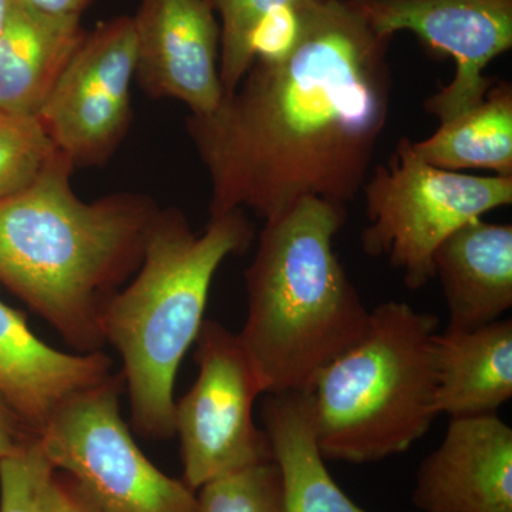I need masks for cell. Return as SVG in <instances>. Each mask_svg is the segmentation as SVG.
<instances>
[{"mask_svg":"<svg viewBox=\"0 0 512 512\" xmlns=\"http://www.w3.org/2000/svg\"><path fill=\"white\" fill-rule=\"evenodd\" d=\"M392 40L357 0L313 3L284 55L256 59L217 109L190 114L210 218L241 210L269 221L306 197L355 200L390 116Z\"/></svg>","mask_w":512,"mask_h":512,"instance_id":"cell-1","label":"cell"},{"mask_svg":"<svg viewBox=\"0 0 512 512\" xmlns=\"http://www.w3.org/2000/svg\"><path fill=\"white\" fill-rule=\"evenodd\" d=\"M57 153L28 190L0 202V284L77 353L103 349L101 315L136 274L158 211L147 195L83 201Z\"/></svg>","mask_w":512,"mask_h":512,"instance_id":"cell-2","label":"cell"},{"mask_svg":"<svg viewBox=\"0 0 512 512\" xmlns=\"http://www.w3.org/2000/svg\"><path fill=\"white\" fill-rule=\"evenodd\" d=\"M346 205L306 197L265 221L245 271L238 333L264 394L311 393L322 370L356 345L370 311L335 249Z\"/></svg>","mask_w":512,"mask_h":512,"instance_id":"cell-3","label":"cell"},{"mask_svg":"<svg viewBox=\"0 0 512 512\" xmlns=\"http://www.w3.org/2000/svg\"><path fill=\"white\" fill-rule=\"evenodd\" d=\"M252 239L241 210L210 218L202 234L183 212L160 210L133 281L107 303L101 335L123 359L131 424L144 439L174 436L175 379L204 323L212 281Z\"/></svg>","mask_w":512,"mask_h":512,"instance_id":"cell-4","label":"cell"},{"mask_svg":"<svg viewBox=\"0 0 512 512\" xmlns=\"http://www.w3.org/2000/svg\"><path fill=\"white\" fill-rule=\"evenodd\" d=\"M437 318L406 302L370 311L363 338L322 370L311 390L320 453L367 464L419 441L436 410Z\"/></svg>","mask_w":512,"mask_h":512,"instance_id":"cell-5","label":"cell"},{"mask_svg":"<svg viewBox=\"0 0 512 512\" xmlns=\"http://www.w3.org/2000/svg\"><path fill=\"white\" fill-rule=\"evenodd\" d=\"M362 191L367 217L360 237L363 251L386 258L407 288L421 289L433 281L434 252L448 235L512 204V177L441 170L417 156L413 141L402 137Z\"/></svg>","mask_w":512,"mask_h":512,"instance_id":"cell-6","label":"cell"},{"mask_svg":"<svg viewBox=\"0 0 512 512\" xmlns=\"http://www.w3.org/2000/svg\"><path fill=\"white\" fill-rule=\"evenodd\" d=\"M123 390L120 372L67 400L40 433L47 460L101 512H198L197 493L137 446L121 416Z\"/></svg>","mask_w":512,"mask_h":512,"instance_id":"cell-7","label":"cell"},{"mask_svg":"<svg viewBox=\"0 0 512 512\" xmlns=\"http://www.w3.org/2000/svg\"><path fill=\"white\" fill-rule=\"evenodd\" d=\"M194 343L198 376L175 402L174 424L183 481L197 493L215 478L274 460V454L254 419L264 387L238 333L204 320Z\"/></svg>","mask_w":512,"mask_h":512,"instance_id":"cell-8","label":"cell"},{"mask_svg":"<svg viewBox=\"0 0 512 512\" xmlns=\"http://www.w3.org/2000/svg\"><path fill=\"white\" fill-rule=\"evenodd\" d=\"M134 80L133 18L119 16L87 32L37 113L74 168L106 164L123 143L133 119Z\"/></svg>","mask_w":512,"mask_h":512,"instance_id":"cell-9","label":"cell"},{"mask_svg":"<svg viewBox=\"0 0 512 512\" xmlns=\"http://www.w3.org/2000/svg\"><path fill=\"white\" fill-rule=\"evenodd\" d=\"M384 36L413 33L430 52L450 56L453 80L424 101L441 123L483 103L497 80L485 70L512 47V0H357Z\"/></svg>","mask_w":512,"mask_h":512,"instance_id":"cell-10","label":"cell"},{"mask_svg":"<svg viewBox=\"0 0 512 512\" xmlns=\"http://www.w3.org/2000/svg\"><path fill=\"white\" fill-rule=\"evenodd\" d=\"M133 18L136 82L151 99L180 101L205 116L224 97L221 29L207 0H140Z\"/></svg>","mask_w":512,"mask_h":512,"instance_id":"cell-11","label":"cell"},{"mask_svg":"<svg viewBox=\"0 0 512 512\" xmlns=\"http://www.w3.org/2000/svg\"><path fill=\"white\" fill-rule=\"evenodd\" d=\"M417 512H512V429L497 413L453 417L421 461Z\"/></svg>","mask_w":512,"mask_h":512,"instance_id":"cell-12","label":"cell"},{"mask_svg":"<svg viewBox=\"0 0 512 512\" xmlns=\"http://www.w3.org/2000/svg\"><path fill=\"white\" fill-rule=\"evenodd\" d=\"M111 369L103 350L70 355L47 345L0 299V392L39 436L67 400L104 382Z\"/></svg>","mask_w":512,"mask_h":512,"instance_id":"cell-13","label":"cell"},{"mask_svg":"<svg viewBox=\"0 0 512 512\" xmlns=\"http://www.w3.org/2000/svg\"><path fill=\"white\" fill-rule=\"evenodd\" d=\"M447 329L471 330L512 308V227L478 218L448 235L433 256Z\"/></svg>","mask_w":512,"mask_h":512,"instance_id":"cell-14","label":"cell"},{"mask_svg":"<svg viewBox=\"0 0 512 512\" xmlns=\"http://www.w3.org/2000/svg\"><path fill=\"white\" fill-rule=\"evenodd\" d=\"M86 35L82 18L46 15L13 0L0 35V110L37 116Z\"/></svg>","mask_w":512,"mask_h":512,"instance_id":"cell-15","label":"cell"},{"mask_svg":"<svg viewBox=\"0 0 512 512\" xmlns=\"http://www.w3.org/2000/svg\"><path fill=\"white\" fill-rule=\"evenodd\" d=\"M434 360L439 416L497 413L512 397V320L437 332Z\"/></svg>","mask_w":512,"mask_h":512,"instance_id":"cell-16","label":"cell"},{"mask_svg":"<svg viewBox=\"0 0 512 512\" xmlns=\"http://www.w3.org/2000/svg\"><path fill=\"white\" fill-rule=\"evenodd\" d=\"M261 416L281 471L285 512H367L330 476L316 439L311 394H266Z\"/></svg>","mask_w":512,"mask_h":512,"instance_id":"cell-17","label":"cell"},{"mask_svg":"<svg viewBox=\"0 0 512 512\" xmlns=\"http://www.w3.org/2000/svg\"><path fill=\"white\" fill-rule=\"evenodd\" d=\"M413 150L441 170H488L512 177L511 83L495 82L483 103L441 123L426 140L413 141Z\"/></svg>","mask_w":512,"mask_h":512,"instance_id":"cell-18","label":"cell"},{"mask_svg":"<svg viewBox=\"0 0 512 512\" xmlns=\"http://www.w3.org/2000/svg\"><path fill=\"white\" fill-rule=\"evenodd\" d=\"M220 22V76L224 93L234 92L254 63V40L271 13L302 10L323 0H207Z\"/></svg>","mask_w":512,"mask_h":512,"instance_id":"cell-19","label":"cell"},{"mask_svg":"<svg viewBox=\"0 0 512 512\" xmlns=\"http://www.w3.org/2000/svg\"><path fill=\"white\" fill-rule=\"evenodd\" d=\"M57 153L39 117L0 110V202L32 187Z\"/></svg>","mask_w":512,"mask_h":512,"instance_id":"cell-20","label":"cell"},{"mask_svg":"<svg viewBox=\"0 0 512 512\" xmlns=\"http://www.w3.org/2000/svg\"><path fill=\"white\" fill-rule=\"evenodd\" d=\"M198 512H285L274 460L215 478L197 491Z\"/></svg>","mask_w":512,"mask_h":512,"instance_id":"cell-21","label":"cell"},{"mask_svg":"<svg viewBox=\"0 0 512 512\" xmlns=\"http://www.w3.org/2000/svg\"><path fill=\"white\" fill-rule=\"evenodd\" d=\"M55 467L40 439L0 460V512H40V498Z\"/></svg>","mask_w":512,"mask_h":512,"instance_id":"cell-22","label":"cell"},{"mask_svg":"<svg viewBox=\"0 0 512 512\" xmlns=\"http://www.w3.org/2000/svg\"><path fill=\"white\" fill-rule=\"evenodd\" d=\"M40 512H101L69 474L53 470L43 487Z\"/></svg>","mask_w":512,"mask_h":512,"instance_id":"cell-23","label":"cell"},{"mask_svg":"<svg viewBox=\"0 0 512 512\" xmlns=\"http://www.w3.org/2000/svg\"><path fill=\"white\" fill-rule=\"evenodd\" d=\"M39 437L0 392V460L13 456Z\"/></svg>","mask_w":512,"mask_h":512,"instance_id":"cell-24","label":"cell"},{"mask_svg":"<svg viewBox=\"0 0 512 512\" xmlns=\"http://www.w3.org/2000/svg\"><path fill=\"white\" fill-rule=\"evenodd\" d=\"M19 2L46 15L82 18L83 13L96 0H19Z\"/></svg>","mask_w":512,"mask_h":512,"instance_id":"cell-25","label":"cell"},{"mask_svg":"<svg viewBox=\"0 0 512 512\" xmlns=\"http://www.w3.org/2000/svg\"><path fill=\"white\" fill-rule=\"evenodd\" d=\"M13 0H0V35L5 28L6 20H8L10 8H12Z\"/></svg>","mask_w":512,"mask_h":512,"instance_id":"cell-26","label":"cell"}]
</instances>
